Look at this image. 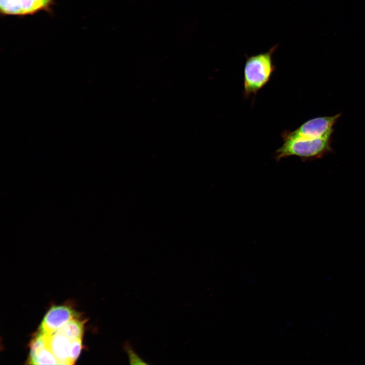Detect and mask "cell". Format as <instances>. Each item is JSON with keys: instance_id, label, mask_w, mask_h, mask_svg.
Here are the masks:
<instances>
[{"instance_id": "4", "label": "cell", "mask_w": 365, "mask_h": 365, "mask_svg": "<svg viewBox=\"0 0 365 365\" xmlns=\"http://www.w3.org/2000/svg\"><path fill=\"white\" fill-rule=\"evenodd\" d=\"M74 311L67 306H53L46 314L40 331L45 334L52 335L74 318Z\"/></svg>"}, {"instance_id": "5", "label": "cell", "mask_w": 365, "mask_h": 365, "mask_svg": "<svg viewBox=\"0 0 365 365\" xmlns=\"http://www.w3.org/2000/svg\"><path fill=\"white\" fill-rule=\"evenodd\" d=\"M44 334L46 345L57 359L59 364H72L70 359L72 340L58 332L52 335Z\"/></svg>"}, {"instance_id": "3", "label": "cell", "mask_w": 365, "mask_h": 365, "mask_svg": "<svg viewBox=\"0 0 365 365\" xmlns=\"http://www.w3.org/2000/svg\"><path fill=\"white\" fill-rule=\"evenodd\" d=\"M53 0H0L1 13L6 15H32L48 10Z\"/></svg>"}, {"instance_id": "7", "label": "cell", "mask_w": 365, "mask_h": 365, "mask_svg": "<svg viewBox=\"0 0 365 365\" xmlns=\"http://www.w3.org/2000/svg\"><path fill=\"white\" fill-rule=\"evenodd\" d=\"M83 323L73 318L61 327L56 332H59L71 340L82 339L83 333Z\"/></svg>"}, {"instance_id": "6", "label": "cell", "mask_w": 365, "mask_h": 365, "mask_svg": "<svg viewBox=\"0 0 365 365\" xmlns=\"http://www.w3.org/2000/svg\"><path fill=\"white\" fill-rule=\"evenodd\" d=\"M29 360L32 364H59L46 342L30 346Z\"/></svg>"}, {"instance_id": "2", "label": "cell", "mask_w": 365, "mask_h": 365, "mask_svg": "<svg viewBox=\"0 0 365 365\" xmlns=\"http://www.w3.org/2000/svg\"><path fill=\"white\" fill-rule=\"evenodd\" d=\"M278 46L265 53L246 57L243 71V95L248 98L255 96L270 80L276 66L273 54Z\"/></svg>"}, {"instance_id": "9", "label": "cell", "mask_w": 365, "mask_h": 365, "mask_svg": "<svg viewBox=\"0 0 365 365\" xmlns=\"http://www.w3.org/2000/svg\"><path fill=\"white\" fill-rule=\"evenodd\" d=\"M82 348V339L72 340L70 350V359L72 364L78 357Z\"/></svg>"}, {"instance_id": "1", "label": "cell", "mask_w": 365, "mask_h": 365, "mask_svg": "<svg viewBox=\"0 0 365 365\" xmlns=\"http://www.w3.org/2000/svg\"><path fill=\"white\" fill-rule=\"evenodd\" d=\"M341 116L319 117L311 119L293 131L281 133L282 145L277 149L274 159L277 162L291 156L303 160L320 158L332 151L334 126Z\"/></svg>"}, {"instance_id": "8", "label": "cell", "mask_w": 365, "mask_h": 365, "mask_svg": "<svg viewBox=\"0 0 365 365\" xmlns=\"http://www.w3.org/2000/svg\"><path fill=\"white\" fill-rule=\"evenodd\" d=\"M123 349L128 355L130 364H149L135 352L131 342L126 340L123 344Z\"/></svg>"}]
</instances>
